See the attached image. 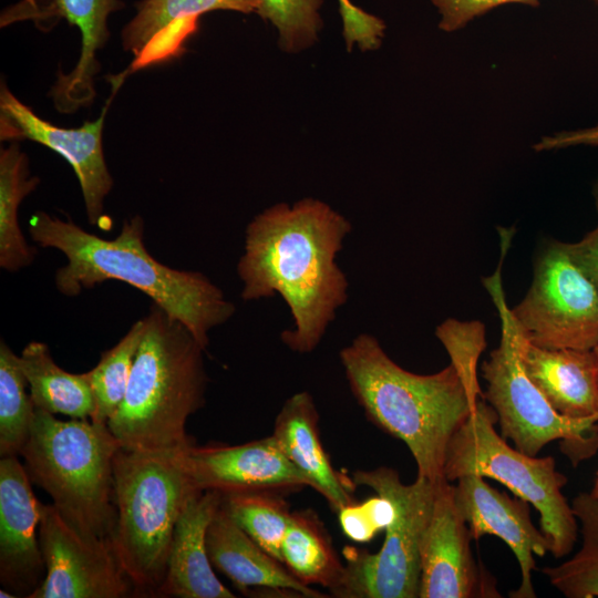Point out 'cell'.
<instances>
[{
  "mask_svg": "<svg viewBox=\"0 0 598 598\" xmlns=\"http://www.w3.org/2000/svg\"><path fill=\"white\" fill-rule=\"evenodd\" d=\"M352 226L324 202L303 198L258 214L245 231L237 272L245 301L280 295L293 319L281 341L312 352L348 299V279L336 258Z\"/></svg>",
  "mask_w": 598,
  "mask_h": 598,
  "instance_id": "obj_1",
  "label": "cell"
},
{
  "mask_svg": "<svg viewBox=\"0 0 598 598\" xmlns=\"http://www.w3.org/2000/svg\"><path fill=\"white\" fill-rule=\"evenodd\" d=\"M29 234L38 246L54 248L66 258L54 278L62 295L74 297L107 280L128 283L184 323L205 350L209 331L236 311L221 289L202 272L174 269L155 259L145 247L144 220L138 215L126 219L118 235L107 239L71 219L39 210L29 219Z\"/></svg>",
  "mask_w": 598,
  "mask_h": 598,
  "instance_id": "obj_2",
  "label": "cell"
},
{
  "mask_svg": "<svg viewBox=\"0 0 598 598\" xmlns=\"http://www.w3.org/2000/svg\"><path fill=\"white\" fill-rule=\"evenodd\" d=\"M339 355L368 419L408 446L417 477L445 480L448 443L480 401L472 400L457 369L450 363L432 374L410 372L369 333L358 334Z\"/></svg>",
  "mask_w": 598,
  "mask_h": 598,
  "instance_id": "obj_3",
  "label": "cell"
},
{
  "mask_svg": "<svg viewBox=\"0 0 598 598\" xmlns=\"http://www.w3.org/2000/svg\"><path fill=\"white\" fill-rule=\"evenodd\" d=\"M143 319L126 392L107 426L125 450L184 451L194 444L186 421L205 403V349L184 323L156 305Z\"/></svg>",
  "mask_w": 598,
  "mask_h": 598,
  "instance_id": "obj_4",
  "label": "cell"
},
{
  "mask_svg": "<svg viewBox=\"0 0 598 598\" xmlns=\"http://www.w3.org/2000/svg\"><path fill=\"white\" fill-rule=\"evenodd\" d=\"M120 443L107 424L60 420L37 409L20 453L28 475L63 519L89 539H110L116 509L113 461Z\"/></svg>",
  "mask_w": 598,
  "mask_h": 598,
  "instance_id": "obj_5",
  "label": "cell"
},
{
  "mask_svg": "<svg viewBox=\"0 0 598 598\" xmlns=\"http://www.w3.org/2000/svg\"><path fill=\"white\" fill-rule=\"evenodd\" d=\"M182 452L147 453L120 447L113 461L116 518L110 540L136 596L155 597L186 501L198 489Z\"/></svg>",
  "mask_w": 598,
  "mask_h": 598,
  "instance_id": "obj_6",
  "label": "cell"
},
{
  "mask_svg": "<svg viewBox=\"0 0 598 598\" xmlns=\"http://www.w3.org/2000/svg\"><path fill=\"white\" fill-rule=\"evenodd\" d=\"M495 411L481 399L448 443L445 480L453 482L475 474L502 483L539 513L548 553L556 558L568 555L578 538L579 526L561 493L567 477L557 471L553 457L530 456L509 446L495 431Z\"/></svg>",
  "mask_w": 598,
  "mask_h": 598,
  "instance_id": "obj_7",
  "label": "cell"
},
{
  "mask_svg": "<svg viewBox=\"0 0 598 598\" xmlns=\"http://www.w3.org/2000/svg\"><path fill=\"white\" fill-rule=\"evenodd\" d=\"M355 485L388 497L395 517L386 527L375 554L347 547L346 564L338 585L329 592L339 598H416L420 594V544L432 514L437 483L416 477L403 484L390 467L358 470Z\"/></svg>",
  "mask_w": 598,
  "mask_h": 598,
  "instance_id": "obj_8",
  "label": "cell"
},
{
  "mask_svg": "<svg viewBox=\"0 0 598 598\" xmlns=\"http://www.w3.org/2000/svg\"><path fill=\"white\" fill-rule=\"evenodd\" d=\"M499 281L494 276L486 282L502 320V338L482 364L487 383L484 399L495 411L501 435L518 451L536 456L550 442L561 440L564 453L576 465L598 450L597 422L559 414L527 377Z\"/></svg>",
  "mask_w": 598,
  "mask_h": 598,
  "instance_id": "obj_9",
  "label": "cell"
},
{
  "mask_svg": "<svg viewBox=\"0 0 598 598\" xmlns=\"http://www.w3.org/2000/svg\"><path fill=\"white\" fill-rule=\"evenodd\" d=\"M508 313L515 330L540 348L591 350L598 342V287L565 243L549 240L540 248L532 286Z\"/></svg>",
  "mask_w": 598,
  "mask_h": 598,
  "instance_id": "obj_10",
  "label": "cell"
},
{
  "mask_svg": "<svg viewBox=\"0 0 598 598\" xmlns=\"http://www.w3.org/2000/svg\"><path fill=\"white\" fill-rule=\"evenodd\" d=\"M39 542L45 576L30 598H123L136 594L110 539H89L41 503Z\"/></svg>",
  "mask_w": 598,
  "mask_h": 598,
  "instance_id": "obj_11",
  "label": "cell"
},
{
  "mask_svg": "<svg viewBox=\"0 0 598 598\" xmlns=\"http://www.w3.org/2000/svg\"><path fill=\"white\" fill-rule=\"evenodd\" d=\"M111 101H106L95 121L85 122L80 127L65 128L38 116L4 82L0 86L1 141H32L62 156L76 175L89 223L103 229L111 226L104 212V200L112 190L113 178L105 162L102 138Z\"/></svg>",
  "mask_w": 598,
  "mask_h": 598,
  "instance_id": "obj_12",
  "label": "cell"
},
{
  "mask_svg": "<svg viewBox=\"0 0 598 598\" xmlns=\"http://www.w3.org/2000/svg\"><path fill=\"white\" fill-rule=\"evenodd\" d=\"M124 7L122 0H21L1 12L0 27L31 21L37 29L48 32L65 20L78 28L79 60L70 73L58 74L49 92L59 112L72 113L90 105L95 97L94 78L101 70L96 58L110 38L107 20Z\"/></svg>",
  "mask_w": 598,
  "mask_h": 598,
  "instance_id": "obj_13",
  "label": "cell"
},
{
  "mask_svg": "<svg viewBox=\"0 0 598 598\" xmlns=\"http://www.w3.org/2000/svg\"><path fill=\"white\" fill-rule=\"evenodd\" d=\"M468 527L454 498V485L437 484L433 509L420 544V598L499 597L471 550Z\"/></svg>",
  "mask_w": 598,
  "mask_h": 598,
  "instance_id": "obj_14",
  "label": "cell"
},
{
  "mask_svg": "<svg viewBox=\"0 0 598 598\" xmlns=\"http://www.w3.org/2000/svg\"><path fill=\"white\" fill-rule=\"evenodd\" d=\"M182 462L198 491L280 493L310 487L272 435L240 445L192 444L182 452Z\"/></svg>",
  "mask_w": 598,
  "mask_h": 598,
  "instance_id": "obj_15",
  "label": "cell"
},
{
  "mask_svg": "<svg viewBox=\"0 0 598 598\" xmlns=\"http://www.w3.org/2000/svg\"><path fill=\"white\" fill-rule=\"evenodd\" d=\"M456 482L455 504L468 527L471 538L478 540L484 535L496 536L509 547L518 561L520 585L509 596L536 597L532 579V573L536 569L534 556H545L548 553V542L533 524L529 504L497 491L480 475H464Z\"/></svg>",
  "mask_w": 598,
  "mask_h": 598,
  "instance_id": "obj_16",
  "label": "cell"
},
{
  "mask_svg": "<svg viewBox=\"0 0 598 598\" xmlns=\"http://www.w3.org/2000/svg\"><path fill=\"white\" fill-rule=\"evenodd\" d=\"M41 503L25 466L17 456L0 460V584L17 597L30 598L45 576L37 529Z\"/></svg>",
  "mask_w": 598,
  "mask_h": 598,
  "instance_id": "obj_17",
  "label": "cell"
},
{
  "mask_svg": "<svg viewBox=\"0 0 598 598\" xmlns=\"http://www.w3.org/2000/svg\"><path fill=\"white\" fill-rule=\"evenodd\" d=\"M221 494L197 491L176 522L164 580L155 597L235 598L217 578L207 551V529L220 507Z\"/></svg>",
  "mask_w": 598,
  "mask_h": 598,
  "instance_id": "obj_18",
  "label": "cell"
},
{
  "mask_svg": "<svg viewBox=\"0 0 598 598\" xmlns=\"http://www.w3.org/2000/svg\"><path fill=\"white\" fill-rule=\"evenodd\" d=\"M513 329L524 371L549 404L566 417L598 422V368L592 349L540 348Z\"/></svg>",
  "mask_w": 598,
  "mask_h": 598,
  "instance_id": "obj_19",
  "label": "cell"
},
{
  "mask_svg": "<svg viewBox=\"0 0 598 598\" xmlns=\"http://www.w3.org/2000/svg\"><path fill=\"white\" fill-rule=\"evenodd\" d=\"M319 414L312 395L295 393L280 409L272 436L287 458L305 475L334 512L354 502L352 478L336 471L319 435Z\"/></svg>",
  "mask_w": 598,
  "mask_h": 598,
  "instance_id": "obj_20",
  "label": "cell"
},
{
  "mask_svg": "<svg viewBox=\"0 0 598 598\" xmlns=\"http://www.w3.org/2000/svg\"><path fill=\"white\" fill-rule=\"evenodd\" d=\"M206 543L213 567L227 576L243 592L256 588L291 592L296 597H327L297 580L282 563L243 530L221 505L208 526Z\"/></svg>",
  "mask_w": 598,
  "mask_h": 598,
  "instance_id": "obj_21",
  "label": "cell"
},
{
  "mask_svg": "<svg viewBox=\"0 0 598 598\" xmlns=\"http://www.w3.org/2000/svg\"><path fill=\"white\" fill-rule=\"evenodd\" d=\"M259 0H141L122 30V45L134 59L157 38L169 34L185 43L198 30L199 18L217 10L257 13Z\"/></svg>",
  "mask_w": 598,
  "mask_h": 598,
  "instance_id": "obj_22",
  "label": "cell"
},
{
  "mask_svg": "<svg viewBox=\"0 0 598 598\" xmlns=\"http://www.w3.org/2000/svg\"><path fill=\"white\" fill-rule=\"evenodd\" d=\"M20 363L37 409L71 419H91L94 398L87 372L63 370L54 362L49 347L39 341L23 348Z\"/></svg>",
  "mask_w": 598,
  "mask_h": 598,
  "instance_id": "obj_23",
  "label": "cell"
},
{
  "mask_svg": "<svg viewBox=\"0 0 598 598\" xmlns=\"http://www.w3.org/2000/svg\"><path fill=\"white\" fill-rule=\"evenodd\" d=\"M40 184L30 173L29 158L18 142L0 150V267L17 272L30 266L35 248L25 240L18 221L22 200Z\"/></svg>",
  "mask_w": 598,
  "mask_h": 598,
  "instance_id": "obj_24",
  "label": "cell"
},
{
  "mask_svg": "<svg viewBox=\"0 0 598 598\" xmlns=\"http://www.w3.org/2000/svg\"><path fill=\"white\" fill-rule=\"evenodd\" d=\"M280 553L283 566L306 586L320 585L330 591L342 576L344 565L323 523L311 509L291 513Z\"/></svg>",
  "mask_w": 598,
  "mask_h": 598,
  "instance_id": "obj_25",
  "label": "cell"
},
{
  "mask_svg": "<svg viewBox=\"0 0 598 598\" xmlns=\"http://www.w3.org/2000/svg\"><path fill=\"white\" fill-rule=\"evenodd\" d=\"M570 505L578 522L581 545L569 559L545 566L542 573L565 597H598V498L592 493H579Z\"/></svg>",
  "mask_w": 598,
  "mask_h": 598,
  "instance_id": "obj_26",
  "label": "cell"
},
{
  "mask_svg": "<svg viewBox=\"0 0 598 598\" xmlns=\"http://www.w3.org/2000/svg\"><path fill=\"white\" fill-rule=\"evenodd\" d=\"M220 505L243 530L281 563L280 547L291 512L288 502L280 493L221 494Z\"/></svg>",
  "mask_w": 598,
  "mask_h": 598,
  "instance_id": "obj_27",
  "label": "cell"
},
{
  "mask_svg": "<svg viewBox=\"0 0 598 598\" xmlns=\"http://www.w3.org/2000/svg\"><path fill=\"white\" fill-rule=\"evenodd\" d=\"M20 355L0 342V455L18 456L30 434L35 406L27 393Z\"/></svg>",
  "mask_w": 598,
  "mask_h": 598,
  "instance_id": "obj_28",
  "label": "cell"
},
{
  "mask_svg": "<svg viewBox=\"0 0 598 598\" xmlns=\"http://www.w3.org/2000/svg\"><path fill=\"white\" fill-rule=\"evenodd\" d=\"M143 332L142 318L114 347L102 352L97 364L87 371L94 398L92 422L107 424L122 402Z\"/></svg>",
  "mask_w": 598,
  "mask_h": 598,
  "instance_id": "obj_29",
  "label": "cell"
},
{
  "mask_svg": "<svg viewBox=\"0 0 598 598\" xmlns=\"http://www.w3.org/2000/svg\"><path fill=\"white\" fill-rule=\"evenodd\" d=\"M323 0H259L256 14L278 31L281 50L296 53L311 47L322 28L319 13Z\"/></svg>",
  "mask_w": 598,
  "mask_h": 598,
  "instance_id": "obj_30",
  "label": "cell"
},
{
  "mask_svg": "<svg viewBox=\"0 0 598 598\" xmlns=\"http://www.w3.org/2000/svg\"><path fill=\"white\" fill-rule=\"evenodd\" d=\"M436 337L446 349L451 362L460 372L473 401L484 399L477 363L485 349V328L480 321L447 319L436 328Z\"/></svg>",
  "mask_w": 598,
  "mask_h": 598,
  "instance_id": "obj_31",
  "label": "cell"
},
{
  "mask_svg": "<svg viewBox=\"0 0 598 598\" xmlns=\"http://www.w3.org/2000/svg\"><path fill=\"white\" fill-rule=\"evenodd\" d=\"M395 517V507L385 496L375 494L361 503H351L338 512L344 535L357 543L371 542L385 530Z\"/></svg>",
  "mask_w": 598,
  "mask_h": 598,
  "instance_id": "obj_32",
  "label": "cell"
},
{
  "mask_svg": "<svg viewBox=\"0 0 598 598\" xmlns=\"http://www.w3.org/2000/svg\"><path fill=\"white\" fill-rule=\"evenodd\" d=\"M338 1L348 51L352 50L354 43L362 51L377 50L384 35V21L354 6L350 0Z\"/></svg>",
  "mask_w": 598,
  "mask_h": 598,
  "instance_id": "obj_33",
  "label": "cell"
},
{
  "mask_svg": "<svg viewBox=\"0 0 598 598\" xmlns=\"http://www.w3.org/2000/svg\"><path fill=\"white\" fill-rule=\"evenodd\" d=\"M598 6V0H591ZM440 16L439 28L444 32H455L470 22L501 6L519 3L538 7L540 0H431Z\"/></svg>",
  "mask_w": 598,
  "mask_h": 598,
  "instance_id": "obj_34",
  "label": "cell"
},
{
  "mask_svg": "<svg viewBox=\"0 0 598 598\" xmlns=\"http://www.w3.org/2000/svg\"><path fill=\"white\" fill-rule=\"evenodd\" d=\"M573 261L596 285L598 283V225L577 243H565Z\"/></svg>",
  "mask_w": 598,
  "mask_h": 598,
  "instance_id": "obj_35",
  "label": "cell"
},
{
  "mask_svg": "<svg viewBox=\"0 0 598 598\" xmlns=\"http://www.w3.org/2000/svg\"><path fill=\"white\" fill-rule=\"evenodd\" d=\"M598 146V125L556 132L543 136L533 148L537 152L561 150L574 146Z\"/></svg>",
  "mask_w": 598,
  "mask_h": 598,
  "instance_id": "obj_36",
  "label": "cell"
},
{
  "mask_svg": "<svg viewBox=\"0 0 598 598\" xmlns=\"http://www.w3.org/2000/svg\"><path fill=\"white\" fill-rule=\"evenodd\" d=\"M592 196H594L596 209L598 212V177L595 181L594 186H592Z\"/></svg>",
  "mask_w": 598,
  "mask_h": 598,
  "instance_id": "obj_37",
  "label": "cell"
},
{
  "mask_svg": "<svg viewBox=\"0 0 598 598\" xmlns=\"http://www.w3.org/2000/svg\"><path fill=\"white\" fill-rule=\"evenodd\" d=\"M0 597L1 598H16L17 596L14 594H12L11 591L2 588L0 590Z\"/></svg>",
  "mask_w": 598,
  "mask_h": 598,
  "instance_id": "obj_38",
  "label": "cell"
},
{
  "mask_svg": "<svg viewBox=\"0 0 598 598\" xmlns=\"http://www.w3.org/2000/svg\"><path fill=\"white\" fill-rule=\"evenodd\" d=\"M592 352H594V354H595L596 362H597V368H598V342H597V344L592 348Z\"/></svg>",
  "mask_w": 598,
  "mask_h": 598,
  "instance_id": "obj_39",
  "label": "cell"
},
{
  "mask_svg": "<svg viewBox=\"0 0 598 598\" xmlns=\"http://www.w3.org/2000/svg\"><path fill=\"white\" fill-rule=\"evenodd\" d=\"M592 494L598 498V474H597L596 485H595V488L592 491Z\"/></svg>",
  "mask_w": 598,
  "mask_h": 598,
  "instance_id": "obj_40",
  "label": "cell"
},
{
  "mask_svg": "<svg viewBox=\"0 0 598 598\" xmlns=\"http://www.w3.org/2000/svg\"><path fill=\"white\" fill-rule=\"evenodd\" d=\"M597 287H598V283H597Z\"/></svg>",
  "mask_w": 598,
  "mask_h": 598,
  "instance_id": "obj_41",
  "label": "cell"
}]
</instances>
